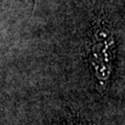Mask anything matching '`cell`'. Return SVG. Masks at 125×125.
Here are the masks:
<instances>
[{
  "label": "cell",
  "instance_id": "cell-1",
  "mask_svg": "<svg viewBox=\"0 0 125 125\" xmlns=\"http://www.w3.org/2000/svg\"><path fill=\"white\" fill-rule=\"evenodd\" d=\"M115 55V37L111 26L99 20L94 26L90 45V64L97 80L105 85L112 74Z\"/></svg>",
  "mask_w": 125,
  "mask_h": 125
},
{
  "label": "cell",
  "instance_id": "cell-2",
  "mask_svg": "<svg viewBox=\"0 0 125 125\" xmlns=\"http://www.w3.org/2000/svg\"><path fill=\"white\" fill-rule=\"evenodd\" d=\"M38 2H39V0H34V6L38 4Z\"/></svg>",
  "mask_w": 125,
  "mask_h": 125
}]
</instances>
